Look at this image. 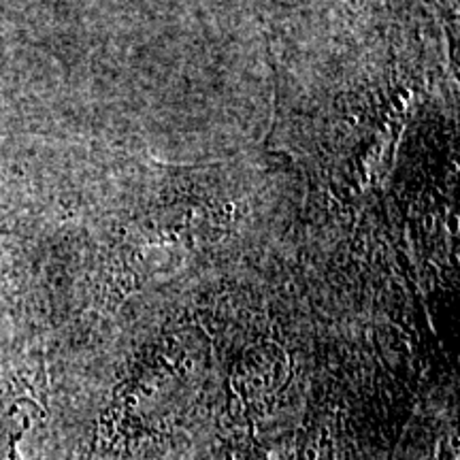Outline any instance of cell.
Segmentation results:
<instances>
[{
  "instance_id": "3",
  "label": "cell",
  "mask_w": 460,
  "mask_h": 460,
  "mask_svg": "<svg viewBox=\"0 0 460 460\" xmlns=\"http://www.w3.org/2000/svg\"><path fill=\"white\" fill-rule=\"evenodd\" d=\"M437 456H439V460H458V452H456V441L450 439H444V444H441L439 452H437Z\"/></svg>"
},
{
  "instance_id": "1",
  "label": "cell",
  "mask_w": 460,
  "mask_h": 460,
  "mask_svg": "<svg viewBox=\"0 0 460 460\" xmlns=\"http://www.w3.org/2000/svg\"><path fill=\"white\" fill-rule=\"evenodd\" d=\"M286 369L275 354L262 352L237 376V396L247 413L264 416L284 388Z\"/></svg>"
},
{
  "instance_id": "2",
  "label": "cell",
  "mask_w": 460,
  "mask_h": 460,
  "mask_svg": "<svg viewBox=\"0 0 460 460\" xmlns=\"http://www.w3.org/2000/svg\"><path fill=\"white\" fill-rule=\"evenodd\" d=\"M214 460H267V454L252 441L233 439L217 450Z\"/></svg>"
}]
</instances>
